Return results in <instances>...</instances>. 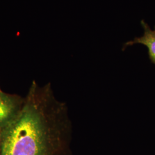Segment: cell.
<instances>
[{
	"instance_id": "cell-2",
	"label": "cell",
	"mask_w": 155,
	"mask_h": 155,
	"mask_svg": "<svg viewBox=\"0 0 155 155\" xmlns=\"http://www.w3.org/2000/svg\"><path fill=\"white\" fill-rule=\"evenodd\" d=\"M24 98L16 94H0V133L16 118L22 109Z\"/></svg>"
},
{
	"instance_id": "cell-4",
	"label": "cell",
	"mask_w": 155,
	"mask_h": 155,
	"mask_svg": "<svg viewBox=\"0 0 155 155\" xmlns=\"http://www.w3.org/2000/svg\"><path fill=\"white\" fill-rule=\"evenodd\" d=\"M2 90H1V89H0V94H1V92H2Z\"/></svg>"
},
{
	"instance_id": "cell-3",
	"label": "cell",
	"mask_w": 155,
	"mask_h": 155,
	"mask_svg": "<svg viewBox=\"0 0 155 155\" xmlns=\"http://www.w3.org/2000/svg\"><path fill=\"white\" fill-rule=\"evenodd\" d=\"M141 24L144 29V35L140 38H135L133 40L126 43L122 50L135 44L144 45L148 48L150 60L155 64V27L154 30H152L144 20L141 21Z\"/></svg>"
},
{
	"instance_id": "cell-1",
	"label": "cell",
	"mask_w": 155,
	"mask_h": 155,
	"mask_svg": "<svg viewBox=\"0 0 155 155\" xmlns=\"http://www.w3.org/2000/svg\"><path fill=\"white\" fill-rule=\"evenodd\" d=\"M67 107L33 81L20 113L0 133V155H70Z\"/></svg>"
}]
</instances>
